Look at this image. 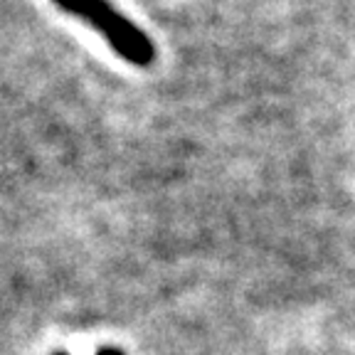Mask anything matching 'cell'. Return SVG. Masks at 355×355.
<instances>
[{
    "label": "cell",
    "mask_w": 355,
    "mask_h": 355,
    "mask_svg": "<svg viewBox=\"0 0 355 355\" xmlns=\"http://www.w3.org/2000/svg\"><path fill=\"white\" fill-rule=\"evenodd\" d=\"M62 10L87 20L92 28H96L114 50L128 60L131 64L148 67L155 57L153 42L144 30L126 20L121 12H116L106 0H55Z\"/></svg>",
    "instance_id": "1"
},
{
    "label": "cell",
    "mask_w": 355,
    "mask_h": 355,
    "mask_svg": "<svg viewBox=\"0 0 355 355\" xmlns=\"http://www.w3.org/2000/svg\"><path fill=\"white\" fill-rule=\"evenodd\" d=\"M96 355H123L119 348H101V350H96Z\"/></svg>",
    "instance_id": "2"
},
{
    "label": "cell",
    "mask_w": 355,
    "mask_h": 355,
    "mask_svg": "<svg viewBox=\"0 0 355 355\" xmlns=\"http://www.w3.org/2000/svg\"><path fill=\"white\" fill-rule=\"evenodd\" d=\"M55 355H69V353H55Z\"/></svg>",
    "instance_id": "3"
}]
</instances>
